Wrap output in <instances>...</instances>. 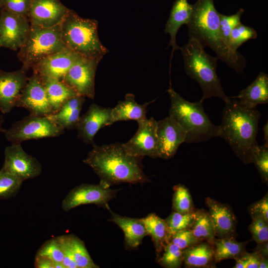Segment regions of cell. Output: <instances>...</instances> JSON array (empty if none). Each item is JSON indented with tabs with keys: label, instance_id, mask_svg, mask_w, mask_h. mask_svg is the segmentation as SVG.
Returning <instances> with one entry per match:
<instances>
[{
	"label": "cell",
	"instance_id": "cell-1",
	"mask_svg": "<svg viewBox=\"0 0 268 268\" xmlns=\"http://www.w3.org/2000/svg\"><path fill=\"white\" fill-rule=\"evenodd\" d=\"M143 157L129 154L123 143L98 146L94 144L83 161L108 187L122 183H144L150 180L143 171Z\"/></svg>",
	"mask_w": 268,
	"mask_h": 268
},
{
	"label": "cell",
	"instance_id": "cell-2",
	"mask_svg": "<svg viewBox=\"0 0 268 268\" xmlns=\"http://www.w3.org/2000/svg\"><path fill=\"white\" fill-rule=\"evenodd\" d=\"M230 98L222 110L219 136L243 163H251L253 150L258 145L256 138L262 113L256 107H246L238 99Z\"/></svg>",
	"mask_w": 268,
	"mask_h": 268
},
{
	"label": "cell",
	"instance_id": "cell-3",
	"mask_svg": "<svg viewBox=\"0 0 268 268\" xmlns=\"http://www.w3.org/2000/svg\"><path fill=\"white\" fill-rule=\"evenodd\" d=\"M193 7L187 24L189 38L198 41L203 47L210 48L219 59L237 72H243L246 59L238 52L231 51L225 45L220 30L219 13L213 0H198Z\"/></svg>",
	"mask_w": 268,
	"mask_h": 268
},
{
	"label": "cell",
	"instance_id": "cell-4",
	"mask_svg": "<svg viewBox=\"0 0 268 268\" xmlns=\"http://www.w3.org/2000/svg\"><path fill=\"white\" fill-rule=\"evenodd\" d=\"M186 74L195 80L202 91L200 100L211 97H218L225 103L230 100L225 93L216 73L218 57H213L207 54L204 47L197 40L189 39L181 48Z\"/></svg>",
	"mask_w": 268,
	"mask_h": 268
},
{
	"label": "cell",
	"instance_id": "cell-5",
	"mask_svg": "<svg viewBox=\"0 0 268 268\" xmlns=\"http://www.w3.org/2000/svg\"><path fill=\"white\" fill-rule=\"evenodd\" d=\"M167 91L171 101L169 116L185 130V142L198 143L219 136V126L211 122L204 111L202 102H189L171 86Z\"/></svg>",
	"mask_w": 268,
	"mask_h": 268
},
{
	"label": "cell",
	"instance_id": "cell-6",
	"mask_svg": "<svg viewBox=\"0 0 268 268\" xmlns=\"http://www.w3.org/2000/svg\"><path fill=\"white\" fill-rule=\"evenodd\" d=\"M63 41L66 46L86 58H102L108 51L98 35V21L82 18L69 9L61 24Z\"/></svg>",
	"mask_w": 268,
	"mask_h": 268
},
{
	"label": "cell",
	"instance_id": "cell-7",
	"mask_svg": "<svg viewBox=\"0 0 268 268\" xmlns=\"http://www.w3.org/2000/svg\"><path fill=\"white\" fill-rule=\"evenodd\" d=\"M66 47L62 38L61 24L49 28L30 24L29 35L19 49L17 57L22 68L27 71L42 59Z\"/></svg>",
	"mask_w": 268,
	"mask_h": 268
},
{
	"label": "cell",
	"instance_id": "cell-8",
	"mask_svg": "<svg viewBox=\"0 0 268 268\" xmlns=\"http://www.w3.org/2000/svg\"><path fill=\"white\" fill-rule=\"evenodd\" d=\"M65 130L47 116L30 114L4 129L2 133L11 143H21L27 140L59 136Z\"/></svg>",
	"mask_w": 268,
	"mask_h": 268
},
{
	"label": "cell",
	"instance_id": "cell-9",
	"mask_svg": "<svg viewBox=\"0 0 268 268\" xmlns=\"http://www.w3.org/2000/svg\"><path fill=\"white\" fill-rule=\"evenodd\" d=\"M118 191L101 183L82 184L69 191L62 201V207L67 212L80 205L94 204L109 209L108 202L116 197Z\"/></svg>",
	"mask_w": 268,
	"mask_h": 268
},
{
	"label": "cell",
	"instance_id": "cell-10",
	"mask_svg": "<svg viewBox=\"0 0 268 268\" xmlns=\"http://www.w3.org/2000/svg\"><path fill=\"white\" fill-rule=\"evenodd\" d=\"M102 58L81 57L68 70L62 81L78 95L93 99L95 97V76Z\"/></svg>",
	"mask_w": 268,
	"mask_h": 268
},
{
	"label": "cell",
	"instance_id": "cell-11",
	"mask_svg": "<svg viewBox=\"0 0 268 268\" xmlns=\"http://www.w3.org/2000/svg\"><path fill=\"white\" fill-rule=\"evenodd\" d=\"M30 30L27 17L0 9V48L17 51L26 42Z\"/></svg>",
	"mask_w": 268,
	"mask_h": 268
},
{
	"label": "cell",
	"instance_id": "cell-12",
	"mask_svg": "<svg viewBox=\"0 0 268 268\" xmlns=\"http://www.w3.org/2000/svg\"><path fill=\"white\" fill-rule=\"evenodd\" d=\"M22 181L40 175L42 166L37 159L27 153L21 143H11L4 149V161L1 168Z\"/></svg>",
	"mask_w": 268,
	"mask_h": 268
},
{
	"label": "cell",
	"instance_id": "cell-13",
	"mask_svg": "<svg viewBox=\"0 0 268 268\" xmlns=\"http://www.w3.org/2000/svg\"><path fill=\"white\" fill-rule=\"evenodd\" d=\"M137 122L138 129L135 134L127 142L123 143L125 149L132 155L158 158L157 121L151 117Z\"/></svg>",
	"mask_w": 268,
	"mask_h": 268
},
{
	"label": "cell",
	"instance_id": "cell-14",
	"mask_svg": "<svg viewBox=\"0 0 268 268\" xmlns=\"http://www.w3.org/2000/svg\"><path fill=\"white\" fill-rule=\"evenodd\" d=\"M27 110L30 114L46 116L52 114L43 80L37 73L33 72L28 77L16 105Z\"/></svg>",
	"mask_w": 268,
	"mask_h": 268
},
{
	"label": "cell",
	"instance_id": "cell-15",
	"mask_svg": "<svg viewBox=\"0 0 268 268\" xmlns=\"http://www.w3.org/2000/svg\"><path fill=\"white\" fill-rule=\"evenodd\" d=\"M81 57L66 47L42 59L32 68L42 78L62 80L69 68Z\"/></svg>",
	"mask_w": 268,
	"mask_h": 268
},
{
	"label": "cell",
	"instance_id": "cell-16",
	"mask_svg": "<svg viewBox=\"0 0 268 268\" xmlns=\"http://www.w3.org/2000/svg\"><path fill=\"white\" fill-rule=\"evenodd\" d=\"M156 134L158 156L165 159H170L175 155L186 137L184 129L169 116L157 122Z\"/></svg>",
	"mask_w": 268,
	"mask_h": 268
},
{
	"label": "cell",
	"instance_id": "cell-17",
	"mask_svg": "<svg viewBox=\"0 0 268 268\" xmlns=\"http://www.w3.org/2000/svg\"><path fill=\"white\" fill-rule=\"evenodd\" d=\"M22 67L13 71L0 69V111L5 114L16 107L28 77Z\"/></svg>",
	"mask_w": 268,
	"mask_h": 268
},
{
	"label": "cell",
	"instance_id": "cell-18",
	"mask_svg": "<svg viewBox=\"0 0 268 268\" xmlns=\"http://www.w3.org/2000/svg\"><path fill=\"white\" fill-rule=\"evenodd\" d=\"M69 9L60 0H33L28 18L31 25L52 27L62 23Z\"/></svg>",
	"mask_w": 268,
	"mask_h": 268
},
{
	"label": "cell",
	"instance_id": "cell-19",
	"mask_svg": "<svg viewBox=\"0 0 268 268\" xmlns=\"http://www.w3.org/2000/svg\"><path fill=\"white\" fill-rule=\"evenodd\" d=\"M111 110L96 104L90 105L87 112L80 117L75 129L78 137L86 144L94 143V138L102 128L111 125Z\"/></svg>",
	"mask_w": 268,
	"mask_h": 268
},
{
	"label": "cell",
	"instance_id": "cell-20",
	"mask_svg": "<svg viewBox=\"0 0 268 268\" xmlns=\"http://www.w3.org/2000/svg\"><path fill=\"white\" fill-rule=\"evenodd\" d=\"M205 201L214 225L215 237L235 238L236 218L231 207L210 198H205Z\"/></svg>",
	"mask_w": 268,
	"mask_h": 268
},
{
	"label": "cell",
	"instance_id": "cell-21",
	"mask_svg": "<svg viewBox=\"0 0 268 268\" xmlns=\"http://www.w3.org/2000/svg\"><path fill=\"white\" fill-rule=\"evenodd\" d=\"M193 4L188 0H176L170 11L169 17L165 24V32L170 36L168 47H172L170 61L175 50L181 47L176 44V35L183 24H188L193 12Z\"/></svg>",
	"mask_w": 268,
	"mask_h": 268
},
{
	"label": "cell",
	"instance_id": "cell-22",
	"mask_svg": "<svg viewBox=\"0 0 268 268\" xmlns=\"http://www.w3.org/2000/svg\"><path fill=\"white\" fill-rule=\"evenodd\" d=\"M109 221L117 224L123 230L126 245L130 248L138 247L143 238L148 235L141 218L121 216L110 211Z\"/></svg>",
	"mask_w": 268,
	"mask_h": 268
},
{
	"label": "cell",
	"instance_id": "cell-23",
	"mask_svg": "<svg viewBox=\"0 0 268 268\" xmlns=\"http://www.w3.org/2000/svg\"><path fill=\"white\" fill-rule=\"evenodd\" d=\"M236 98L244 106L255 108L259 104L268 102V76L261 72L255 80L245 89L241 90Z\"/></svg>",
	"mask_w": 268,
	"mask_h": 268
},
{
	"label": "cell",
	"instance_id": "cell-24",
	"mask_svg": "<svg viewBox=\"0 0 268 268\" xmlns=\"http://www.w3.org/2000/svg\"><path fill=\"white\" fill-rule=\"evenodd\" d=\"M85 98L79 95L72 97L67 100L56 113L46 116L65 130L75 129L80 119Z\"/></svg>",
	"mask_w": 268,
	"mask_h": 268
},
{
	"label": "cell",
	"instance_id": "cell-25",
	"mask_svg": "<svg viewBox=\"0 0 268 268\" xmlns=\"http://www.w3.org/2000/svg\"><path fill=\"white\" fill-rule=\"evenodd\" d=\"M186 268H208L215 264L213 245L201 241L182 250Z\"/></svg>",
	"mask_w": 268,
	"mask_h": 268
},
{
	"label": "cell",
	"instance_id": "cell-26",
	"mask_svg": "<svg viewBox=\"0 0 268 268\" xmlns=\"http://www.w3.org/2000/svg\"><path fill=\"white\" fill-rule=\"evenodd\" d=\"M151 102L139 104L135 101L134 94H127L124 100L119 101L117 105L112 108L111 124L120 121H138L146 119L147 108Z\"/></svg>",
	"mask_w": 268,
	"mask_h": 268
},
{
	"label": "cell",
	"instance_id": "cell-27",
	"mask_svg": "<svg viewBox=\"0 0 268 268\" xmlns=\"http://www.w3.org/2000/svg\"><path fill=\"white\" fill-rule=\"evenodd\" d=\"M42 79L45 87L52 114L56 113L67 100L78 95L72 88L62 80L44 78Z\"/></svg>",
	"mask_w": 268,
	"mask_h": 268
},
{
	"label": "cell",
	"instance_id": "cell-28",
	"mask_svg": "<svg viewBox=\"0 0 268 268\" xmlns=\"http://www.w3.org/2000/svg\"><path fill=\"white\" fill-rule=\"evenodd\" d=\"M58 240L66 247L75 262L77 268H98L88 253L84 242L73 235L57 237Z\"/></svg>",
	"mask_w": 268,
	"mask_h": 268
},
{
	"label": "cell",
	"instance_id": "cell-29",
	"mask_svg": "<svg viewBox=\"0 0 268 268\" xmlns=\"http://www.w3.org/2000/svg\"><path fill=\"white\" fill-rule=\"evenodd\" d=\"M141 219L148 235L152 238L156 252L159 254L170 240L168 229L165 219L154 213H150Z\"/></svg>",
	"mask_w": 268,
	"mask_h": 268
},
{
	"label": "cell",
	"instance_id": "cell-30",
	"mask_svg": "<svg viewBox=\"0 0 268 268\" xmlns=\"http://www.w3.org/2000/svg\"><path fill=\"white\" fill-rule=\"evenodd\" d=\"M247 242H238L234 237L218 238L215 239L214 247L215 263L229 259H235L246 251Z\"/></svg>",
	"mask_w": 268,
	"mask_h": 268
},
{
	"label": "cell",
	"instance_id": "cell-31",
	"mask_svg": "<svg viewBox=\"0 0 268 268\" xmlns=\"http://www.w3.org/2000/svg\"><path fill=\"white\" fill-rule=\"evenodd\" d=\"M190 229L197 239L213 245L215 239L214 228L207 211L195 209V218Z\"/></svg>",
	"mask_w": 268,
	"mask_h": 268
},
{
	"label": "cell",
	"instance_id": "cell-32",
	"mask_svg": "<svg viewBox=\"0 0 268 268\" xmlns=\"http://www.w3.org/2000/svg\"><path fill=\"white\" fill-rule=\"evenodd\" d=\"M172 208L174 211L185 213L195 210L190 193L184 185L179 184L173 187Z\"/></svg>",
	"mask_w": 268,
	"mask_h": 268
},
{
	"label": "cell",
	"instance_id": "cell-33",
	"mask_svg": "<svg viewBox=\"0 0 268 268\" xmlns=\"http://www.w3.org/2000/svg\"><path fill=\"white\" fill-rule=\"evenodd\" d=\"M23 181L10 173L0 170V199L14 197L19 192Z\"/></svg>",
	"mask_w": 268,
	"mask_h": 268
},
{
	"label": "cell",
	"instance_id": "cell-34",
	"mask_svg": "<svg viewBox=\"0 0 268 268\" xmlns=\"http://www.w3.org/2000/svg\"><path fill=\"white\" fill-rule=\"evenodd\" d=\"M195 215V209L194 211L182 213L173 211L165 220L167 225L170 237L176 232L190 228L193 222Z\"/></svg>",
	"mask_w": 268,
	"mask_h": 268
},
{
	"label": "cell",
	"instance_id": "cell-35",
	"mask_svg": "<svg viewBox=\"0 0 268 268\" xmlns=\"http://www.w3.org/2000/svg\"><path fill=\"white\" fill-rule=\"evenodd\" d=\"M162 256L158 263L167 268H179L183 264L182 250L176 244L169 242L164 247Z\"/></svg>",
	"mask_w": 268,
	"mask_h": 268
},
{
	"label": "cell",
	"instance_id": "cell-36",
	"mask_svg": "<svg viewBox=\"0 0 268 268\" xmlns=\"http://www.w3.org/2000/svg\"><path fill=\"white\" fill-rule=\"evenodd\" d=\"M257 33L255 30L242 24H237L232 30L230 37V48L234 52H237V49L249 40L256 39Z\"/></svg>",
	"mask_w": 268,
	"mask_h": 268
},
{
	"label": "cell",
	"instance_id": "cell-37",
	"mask_svg": "<svg viewBox=\"0 0 268 268\" xmlns=\"http://www.w3.org/2000/svg\"><path fill=\"white\" fill-rule=\"evenodd\" d=\"M244 12V10L241 8L236 13L231 15L228 16L219 13L220 30L223 40L228 48L232 52H234L230 48V34L232 29L241 22V17Z\"/></svg>",
	"mask_w": 268,
	"mask_h": 268
},
{
	"label": "cell",
	"instance_id": "cell-38",
	"mask_svg": "<svg viewBox=\"0 0 268 268\" xmlns=\"http://www.w3.org/2000/svg\"><path fill=\"white\" fill-rule=\"evenodd\" d=\"M252 163L255 165L260 176L266 183L268 181V146L257 145L254 148Z\"/></svg>",
	"mask_w": 268,
	"mask_h": 268
},
{
	"label": "cell",
	"instance_id": "cell-39",
	"mask_svg": "<svg viewBox=\"0 0 268 268\" xmlns=\"http://www.w3.org/2000/svg\"><path fill=\"white\" fill-rule=\"evenodd\" d=\"M36 255L47 257L54 263H62L64 259V253L57 237L46 241L39 249Z\"/></svg>",
	"mask_w": 268,
	"mask_h": 268
},
{
	"label": "cell",
	"instance_id": "cell-40",
	"mask_svg": "<svg viewBox=\"0 0 268 268\" xmlns=\"http://www.w3.org/2000/svg\"><path fill=\"white\" fill-rule=\"evenodd\" d=\"M248 227L253 239L257 243L268 241V221L261 217H252Z\"/></svg>",
	"mask_w": 268,
	"mask_h": 268
},
{
	"label": "cell",
	"instance_id": "cell-41",
	"mask_svg": "<svg viewBox=\"0 0 268 268\" xmlns=\"http://www.w3.org/2000/svg\"><path fill=\"white\" fill-rule=\"evenodd\" d=\"M171 242L178 246L182 250L201 242L193 234L190 228L179 231L170 238Z\"/></svg>",
	"mask_w": 268,
	"mask_h": 268
},
{
	"label": "cell",
	"instance_id": "cell-42",
	"mask_svg": "<svg viewBox=\"0 0 268 268\" xmlns=\"http://www.w3.org/2000/svg\"><path fill=\"white\" fill-rule=\"evenodd\" d=\"M32 1L33 0H0V9L4 8L28 18Z\"/></svg>",
	"mask_w": 268,
	"mask_h": 268
},
{
	"label": "cell",
	"instance_id": "cell-43",
	"mask_svg": "<svg viewBox=\"0 0 268 268\" xmlns=\"http://www.w3.org/2000/svg\"><path fill=\"white\" fill-rule=\"evenodd\" d=\"M251 217H261L268 221V193L260 200L254 202L248 207Z\"/></svg>",
	"mask_w": 268,
	"mask_h": 268
},
{
	"label": "cell",
	"instance_id": "cell-44",
	"mask_svg": "<svg viewBox=\"0 0 268 268\" xmlns=\"http://www.w3.org/2000/svg\"><path fill=\"white\" fill-rule=\"evenodd\" d=\"M34 265L37 268H54V263L52 260L38 255L36 256Z\"/></svg>",
	"mask_w": 268,
	"mask_h": 268
},
{
	"label": "cell",
	"instance_id": "cell-45",
	"mask_svg": "<svg viewBox=\"0 0 268 268\" xmlns=\"http://www.w3.org/2000/svg\"><path fill=\"white\" fill-rule=\"evenodd\" d=\"M263 257L255 252L249 253L248 260L246 268H258L260 261Z\"/></svg>",
	"mask_w": 268,
	"mask_h": 268
},
{
	"label": "cell",
	"instance_id": "cell-46",
	"mask_svg": "<svg viewBox=\"0 0 268 268\" xmlns=\"http://www.w3.org/2000/svg\"><path fill=\"white\" fill-rule=\"evenodd\" d=\"M268 241L261 243H257L254 252L263 258H268Z\"/></svg>",
	"mask_w": 268,
	"mask_h": 268
},
{
	"label": "cell",
	"instance_id": "cell-47",
	"mask_svg": "<svg viewBox=\"0 0 268 268\" xmlns=\"http://www.w3.org/2000/svg\"><path fill=\"white\" fill-rule=\"evenodd\" d=\"M263 132L264 133V140L265 144L266 146H268V121L267 123L265 125L263 128Z\"/></svg>",
	"mask_w": 268,
	"mask_h": 268
},
{
	"label": "cell",
	"instance_id": "cell-48",
	"mask_svg": "<svg viewBox=\"0 0 268 268\" xmlns=\"http://www.w3.org/2000/svg\"><path fill=\"white\" fill-rule=\"evenodd\" d=\"M268 268V258H261L258 268Z\"/></svg>",
	"mask_w": 268,
	"mask_h": 268
},
{
	"label": "cell",
	"instance_id": "cell-49",
	"mask_svg": "<svg viewBox=\"0 0 268 268\" xmlns=\"http://www.w3.org/2000/svg\"><path fill=\"white\" fill-rule=\"evenodd\" d=\"M5 120V117L3 115H0V133L3 132L4 129L2 128V124Z\"/></svg>",
	"mask_w": 268,
	"mask_h": 268
},
{
	"label": "cell",
	"instance_id": "cell-50",
	"mask_svg": "<svg viewBox=\"0 0 268 268\" xmlns=\"http://www.w3.org/2000/svg\"><path fill=\"white\" fill-rule=\"evenodd\" d=\"M54 268H65L62 263H54Z\"/></svg>",
	"mask_w": 268,
	"mask_h": 268
}]
</instances>
